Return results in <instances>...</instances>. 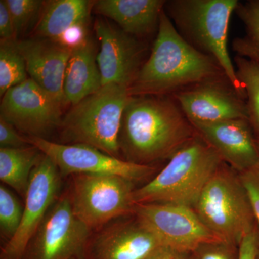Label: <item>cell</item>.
Instances as JSON below:
<instances>
[{
  "label": "cell",
  "mask_w": 259,
  "mask_h": 259,
  "mask_svg": "<svg viewBox=\"0 0 259 259\" xmlns=\"http://www.w3.org/2000/svg\"><path fill=\"white\" fill-rule=\"evenodd\" d=\"M89 37L88 23H82L69 28L56 41L73 51L83 45Z\"/></svg>",
  "instance_id": "f546056e"
},
{
  "label": "cell",
  "mask_w": 259,
  "mask_h": 259,
  "mask_svg": "<svg viewBox=\"0 0 259 259\" xmlns=\"http://www.w3.org/2000/svg\"><path fill=\"white\" fill-rule=\"evenodd\" d=\"M197 134L173 96H130L119 133L121 157L151 166L170 159Z\"/></svg>",
  "instance_id": "6da1fadb"
},
{
  "label": "cell",
  "mask_w": 259,
  "mask_h": 259,
  "mask_svg": "<svg viewBox=\"0 0 259 259\" xmlns=\"http://www.w3.org/2000/svg\"><path fill=\"white\" fill-rule=\"evenodd\" d=\"M97 55L95 42L90 37L83 45L71 52L64 80L66 105H76L102 88Z\"/></svg>",
  "instance_id": "d6986e66"
},
{
  "label": "cell",
  "mask_w": 259,
  "mask_h": 259,
  "mask_svg": "<svg viewBox=\"0 0 259 259\" xmlns=\"http://www.w3.org/2000/svg\"><path fill=\"white\" fill-rule=\"evenodd\" d=\"M30 145L27 136H21L14 126L0 118V148H23Z\"/></svg>",
  "instance_id": "f1b7e54d"
},
{
  "label": "cell",
  "mask_w": 259,
  "mask_h": 259,
  "mask_svg": "<svg viewBox=\"0 0 259 259\" xmlns=\"http://www.w3.org/2000/svg\"><path fill=\"white\" fill-rule=\"evenodd\" d=\"M92 231L74 214L68 191L51 207L23 259H84Z\"/></svg>",
  "instance_id": "ba28073f"
},
{
  "label": "cell",
  "mask_w": 259,
  "mask_h": 259,
  "mask_svg": "<svg viewBox=\"0 0 259 259\" xmlns=\"http://www.w3.org/2000/svg\"><path fill=\"white\" fill-rule=\"evenodd\" d=\"M0 37L2 40L16 39L13 19L6 0L0 1Z\"/></svg>",
  "instance_id": "1f68e13d"
},
{
  "label": "cell",
  "mask_w": 259,
  "mask_h": 259,
  "mask_svg": "<svg viewBox=\"0 0 259 259\" xmlns=\"http://www.w3.org/2000/svg\"><path fill=\"white\" fill-rule=\"evenodd\" d=\"M258 248L259 230L257 226L242 240L238 259H255Z\"/></svg>",
  "instance_id": "4dcf8cb0"
},
{
  "label": "cell",
  "mask_w": 259,
  "mask_h": 259,
  "mask_svg": "<svg viewBox=\"0 0 259 259\" xmlns=\"http://www.w3.org/2000/svg\"><path fill=\"white\" fill-rule=\"evenodd\" d=\"M147 259H191V256L190 252L162 245L158 247Z\"/></svg>",
  "instance_id": "d6a6232c"
},
{
  "label": "cell",
  "mask_w": 259,
  "mask_h": 259,
  "mask_svg": "<svg viewBox=\"0 0 259 259\" xmlns=\"http://www.w3.org/2000/svg\"><path fill=\"white\" fill-rule=\"evenodd\" d=\"M255 144H256L257 148H258L259 151V140L255 139Z\"/></svg>",
  "instance_id": "836d02e7"
},
{
  "label": "cell",
  "mask_w": 259,
  "mask_h": 259,
  "mask_svg": "<svg viewBox=\"0 0 259 259\" xmlns=\"http://www.w3.org/2000/svg\"><path fill=\"white\" fill-rule=\"evenodd\" d=\"M163 0H98L93 11L111 19L126 33L141 39L158 31Z\"/></svg>",
  "instance_id": "ac0fdd59"
},
{
  "label": "cell",
  "mask_w": 259,
  "mask_h": 259,
  "mask_svg": "<svg viewBox=\"0 0 259 259\" xmlns=\"http://www.w3.org/2000/svg\"><path fill=\"white\" fill-rule=\"evenodd\" d=\"M223 163L218 153L197 134L153 180L135 190V203L175 204L193 209L204 187Z\"/></svg>",
  "instance_id": "3957f363"
},
{
  "label": "cell",
  "mask_w": 259,
  "mask_h": 259,
  "mask_svg": "<svg viewBox=\"0 0 259 259\" xmlns=\"http://www.w3.org/2000/svg\"><path fill=\"white\" fill-rule=\"evenodd\" d=\"M94 2L54 0L48 2L35 28V37L58 40L69 28L89 23Z\"/></svg>",
  "instance_id": "ffe728a7"
},
{
  "label": "cell",
  "mask_w": 259,
  "mask_h": 259,
  "mask_svg": "<svg viewBox=\"0 0 259 259\" xmlns=\"http://www.w3.org/2000/svg\"><path fill=\"white\" fill-rule=\"evenodd\" d=\"M234 62L237 78L246 96L248 121L255 139L259 140V63L239 56H235Z\"/></svg>",
  "instance_id": "603a6c76"
},
{
  "label": "cell",
  "mask_w": 259,
  "mask_h": 259,
  "mask_svg": "<svg viewBox=\"0 0 259 259\" xmlns=\"http://www.w3.org/2000/svg\"><path fill=\"white\" fill-rule=\"evenodd\" d=\"M135 215L156 233L162 244L190 252L204 242L221 238L209 231L191 207L167 204H139Z\"/></svg>",
  "instance_id": "7c38bea8"
},
{
  "label": "cell",
  "mask_w": 259,
  "mask_h": 259,
  "mask_svg": "<svg viewBox=\"0 0 259 259\" xmlns=\"http://www.w3.org/2000/svg\"><path fill=\"white\" fill-rule=\"evenodd\" d=\"M26 64L16 39L0 40V95L26 81Z\"/></svg>",
  "instance_id": "cb8c5ba5"
},
{
  "label": "cell",
  "mask_w": 259,
  "mask_h": 259,
  "mask_svg": "<svg viewBox=\"0 0 259 259\" xmlns=\"http://www.w3.org/2000/svg\"><path fill=\"white\" fill-rule=\"evenodd\" d=\"M64 106L59 99L28 78L3 95L0 118L26 136L47 139L48 135L60 127Z\"/></svg>",
  "instance_id": "30bf717a"
},
{
  "label": "cell",
  "mask_w": 259,
  "mask_h": 259,
  "mask_svg": "<svg viewBox=\"0 0 259 259\" xmlns=\"http://www.w3.org/2000/svg\"><path fill=\"white\" fill-rule=\"evenodd\" d=\"M255 259H259V248L258 250V252H257L256 256H255Z\"/></svg>",
  "instance_id": "e575fe53"
},
{
  "label": "cell",
  "mask_w": 259,
  "mask_h": 259,
  "mask_svg": "<svg viewBox=\"0 0 259 259\" xmlns=\"http://www.w3.org/2000/svg\"><path fill=\"white\" fill-rule=\"evenodd\" d=\"M72 177L69 191L76 217L90 230L101 229L120 218L134 214L135 183L115 175Z\"/></svg>",
  "instance_id": "52a82bcc"
},
{
  "label": "cell",
  "mask_w": 259,
  "mask_h": 259,
  "mask_svg": "<svg viewBox=\"0 0 259 259\" xmlns=\"http://www.w3.org/2000/svg\"><path fill=\"white\" fill-rule=\"evenodd\" d=\"M172 96L191 122L248 120L246 98L226 76L196 83Z\"/></svg>",
  "instance_id": "4fadbf2b"
},
{
  "label": "cell",
  "mask_w": 259,
  "mask_h": 259,
  "mask_svg": "<svg viewBox=\"0 0 259 259\" xmlns=\"http://www.w3.org/2000/svg\"><path fill=\"white\" fill-rule=\"evenodd\" d=\"M24 206L13 192L2 184L0 186V233L5 244L18 231L23 218Z\"/></svg>",
  "instance_id": "d4e9b609"
},
{
  "label": "cell",
  "mask_w": 259,
  "mask_h": 259,
  "mask_svg": "<svg viewBox=\"0 0 259 259\" xmlns=\"http://www.w3.org/2000/svg\"><path fill=\"white\" fill-rule=\"evenodd\" d=\"M238 3L237 0H171L166 1L164 10L181 36L196 50L214 58L235 89L246 98L228 49L230 20Z\"/></svg>",
  "instance_id": "277c9868"
},
{
  "label": "cell",
  "mask_w": 259,
  "mask_h": 259,
  "mask_svg": "<svg viewBox=\"0 0 259 259\" xmlns=\"http://www.w3.org/2000/svg\"><path fill=\"white\" fill-rule=\"evenodd\" d=\"M95 31L100 44L97 62L102 86L115 83L129 89L144 64L146 45L104 19H97Z\"/></svg>",
  "instance_id": "5bb4252c"
},
{
  "label": "cell",
  "mask_w": 259,
  "mask_h": 259,
  "mask_svg": "<svg viewBox=\"0 0 259 259\" xmlns=\"http://www.w3.org/2000/svg\"><path fill=\"white\" fill-rule=\"evenodd\" d=\"M191 259H238L239 246L219 240L204 242L190 251Z\"/></svg>",
  "instance_id": "4316f807"
},
{
  "label": "cell",
  "mask_w": 259,
  "mask_h": 259,
  "mask_svg": "<svg viewBox=\"0 0 259 259\" xmlns=\"http://www.w3.org/2000/svg\"><path fill=\"white\" fill-rule=\"evenodd\" d=\"M151 54L128 89L130 96H172L187 88L226 76L212 56L181 36L163 10Z\"/></svg>",
  "instance_id": "7a4b0ae2"
},
{
  "label": "cell",
  "mask_w": 259,
  "mask_h": 259,
  "mask_svg": "<svg viewBox=\"0 0 259 259\" xmlns=\"http://www.w3.org/2000/svg\"><path fill=\"white\" fill-rule=\"evenodd\" d=\"M73 259H77V258H73Z\"/></svg>",
  "instance_id": "d590c367"
},
{
  "label": "cell",
  "mask_w": 259,
  "mask_h": 259,
  "mask_svg": "<svg viewBox=\"0 0 259 259\" xmlns=\"http://www.w3.org/2000/svg\"><path fill=\"white\" fill-rule=\"evenodd\" d=\"M18 45L30 79L66 105L64 75L72 50L56 40L35 36L19 40Z\"/></svg>",
  "instance_id": "e0dca14e"
},
{
  "label": "cell",
  "mask_w": 259,
  "mask_h": 259,
  "mask_svg": "<svg viewBox=\"0 0 259 259\" xmlns=\"http://www.w3.org/2000/svg\"><path fill=\"white\" fill-rule=\"evenodd\" d=\"M61 178L55 163L42 154L30 176L18 231L1 247L0 259H23L30 240L61 195Z\"/></svg>",
  "instance_id": "8fae6325"
},
{
  "label": "cell",
  "mask_w": 259,
  "mask_h": 259,
  "mask_svg": "<svg viewBox=\"0 0 259 259\" xmlns=\"http://www.w3.org/2000/svg\"><path fill=\"white\" fill-rule=\"evenodd\" d=\"M191 123L223 162L238 173L259 163L254 134L247 119Z\"/></svg>",
  "instance_id": "2e32d148"
},
{
  "label": "cell",
  "mask_w": 259,
  "mask_h": 259,
  "mask_svg": "<svg viewBox=\"0 0 259 259\" xmlns=\"http://www.w3.org/2000/svg\"><path fill=\"white\" fill-rule=\"evenodd\" d=\"M9 8L15 36L23 33L36 18L44 5L39 0H6Z\"/></svg>",
  "instance_id": "484cf974"
},
{
  "label": "cell",
  "mask_w": 259,
  "mask_h": 259,
  "mask_svg": "<svg viewBox=\"0 0 259 259\" xmlns=\"http://www.w3.org/2000/svg\"><path fill=\"white\" fill-rule=\"evenodd\" d=\"M193 209L215 236L238 246L258 226L238 172L225 163L207 182Z\"/></svg>",
  "instance_id": "8992f818"
},
{
  "label": "cell",
  "mask_w": 259,
  "mask_h": 259,
  "mask_svg": "<svg viewBox=\"0 0 259 259\" xmlns=\"http://www.w3.org/2000/svg\"><path fill=\"white\" fill-rule=\"evenodd\" d=\"M238 175L249 197L259 230V163Z\"/></svg>",
  "instance_id": "83f0119b"
},
{
  "label": "cell",
  "mask_w": 259,
  "mask_h": 259,
  "mask_svg": "<svg viewBox=\"0 0 259 259\" xmlns=\"http://www.w3.org/2000/svg\"><path fill=\"white\" fill-rule=\"evenodd\" d=\"M129 97L128 88L110 83L72 105L59 127L61 144L88 145L122 158L119 133Z\"/></svg>",
  "instance_id": "5b68a950"
},
{
  "label": "cell",
  "mask_w": 259,
  "mask_h": 259,
  "mask_svg": "<svg viewBox=\"0 0 259 259\" xmlns=\"http://www.w3.org/2000/svg\"><path fill=\"white\" fill-rule=\"evenodd\" d=\"M29 143L55 163L62 177L79 175H115L132 182L146 180L156 171L148 165L131 163L85 144H64L27 136Z\"/></svg>",
  "instance_id": "9c48e42d"
},
{
  "label": "cell",
  "mask_w": 259,
  "mask_h": 259,
  "mask_svg": "<svg viewBox=\"0 0 259 259\" xmlns=\"http://www.w3.org/2000/svg\"><path fill=\"white\" fill-rule=\"evenodd\" d=\"M42 154L32 145L23 148H0L2 183L11 187L25 199L32 172Z\"/></svg>",
  "instance_id": "44dd1931"
},
{
  "label": "cell",
  "mask_w": 259,
  "mask_h": 259,
  "mask_svg": "<svg viewBox=\"0 0 259 259\" xmlns=\"http://www.w3.org/2000/svg\"><path fill=\"white\" fill-rule=\"evenodd\" d=\"M235 13L244 25L245 33L232 44L236 56L259 63V0L238 3Z\"/></svg>",
  "instance_id": "7402d4cb"
},
{
  "label": "cell",
  "mask_w": 259,
  "mask_h": 259,
  "mask_svg": "<svg viewBox=\"0 0 259 259\" xmlns=\"http://www.w3.org/2000/svg\"><path fill=\"white\" fill-rule=\"evenodd\" d=\"M99 230L89 242L84 259H147L162 245L156 233L134 214Z\"/></svg>",
  "instance_id": "9a60e30c"
}]
</instances>
